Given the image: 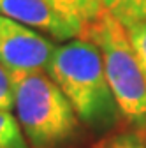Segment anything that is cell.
Wrapping results in <instances>:
<instances>
[{"label": "cell", "instance_id": "10", "mask_svg": "<svg viewBox=\"0 0 146 148\" xmlns=\"http://www.w3.org/2000/svg\"><path fill=\"white\" fill-rule=\"evenodd\" d=\"M127 34L130 37V42L137 53V57L141 60V65L146 72V20L137 23V25H132L127 28Z\"/></svg>", "mask_w": 146, "mask_h": 148}, {"label": "cell", "instance_id": "3", "mask_svg": "<svg viewBox=\"0 0 146 148\" xmlns=\"http://www.w3.org/2000/svg\"><path fill=\"white\" fill-rule=\"evenodd\" d=\"M81 37L92 41L100 51L120 115L136 127L146 129V72L127 28L102 9Z\"/></svg>", "mask_w": 146, "mask_h": 148}, {"label": "cell", "instance_id": "7", "mask_svg": "<svg viewBox=\"0 0 146 148\" xmlns=\"http://www.w3.org/2000/svg\"><path fill=\"white\" fill-rule=\"evenodd\" d=\"M100 4L125 28L146 20V0H100Z\"/></svg>", "mask_w": 146, "mask_h": 148}, {"label": "cell", "instance_id": "9", "mask_svg": "<svg viewBox=\"0 0 146 148\" xmlns=\"http://www.w3.org/2000/svg\"><path fill=\"white\" fill-rule=\"evenodd\" d=\"M97 148H146V139L139 132H123L102 141Z\"/></svg>", "mask_w": 146, "mask_h": 148}, {"label": "cell", "instance_id": "11", "mask_svg": "<svg viewBox=\"0 0 146 148\" xmlns=\"http://www.w3.org/2000/svg\"><path fill=\"white\" fill-rule=\"evenodd\" d=\"M0 109H4V111L14 109L12 74L4 65H0Z\"/></svg>", "mask_w": 146, "mask_h": 148}, {"label": "cell", "instance_id": "4", "mask_svg": "<svg viewBox=\"0 0 146 148\" xmlns=\"http://www.w3.org/2000/svg\"><path fill=\"white\" fill-rule=\"evenodd\" d=\"M55 48L44 34L0 14V65L9 72L46 69Z\"/></svg>", "mask_w": 146, "mask_h": 148}, {"label": "cell", "instance_id": "2", "mask_svg": "<svg viewBox=\"0 0 146 148\" xmlns=\"http://www.w3.org/2000/svg\"><path fill=\"white\" fill-rule=\"evenodd\" d=\"M16 120L35 148H55L76 134L78 115L63 92L42 71L11 72Z\"/></svg>", "mask_w": 146, "mask_h": 148}, {"label": "cell", "instance_id": "8", "mask_svg": "<svg viewBox=\"0 0 146 148\" xmlns=\"http://www.w3.org/2000/svg\"><path fill=\"white\" fill-rule=\"evenodd\" d=\"M0 148H28L18 120L4 109H0Z\"/></svg>", "mask_w": 146, "mask_h": 148}, {"label": "cell", "instance_id": "5", "mask_svg": "<svg viewBox=\"0 0 146 148\" xmlns=\"http://www.w3.org/2000/svg\"><path fill=\"white\" fill-rule=\"evenodd\" d=\"M0 14L58 41H72L85 34L81 23L67 18L46 0H0Z\"/></svg>", "mask_w": 146, "mask_h": 148}, {"label": "cell", "instance_id": "1", "mask_svg": "<svg viewBox=\"0 0 146 148\" xmlns=\"http://www.w3.org/2000/svg\"><path fill=\"white\" fill-rule=\"evenodd\" d=\"M44 71L63 92L81 122L95 131H107L115 125L120 109L100 51L92 41L78 37L57 46Z\"/></svg>", "mask_w": 146, "mask_h": 148}, {"label": "cell", "instance_id": "6", "mask_svg": "<svg viewBox=\"0 0 146 148\" xmlns=\"http://www.w3.org/2000/svg\"><path fill=\"white\" fill-rule=\"evenodd\" d=\"M67 18L81 23L85 28L102 12L100 0H46Z\"/></svg>", "mask_w": 146, "mask_h": 148}]
</instances>
